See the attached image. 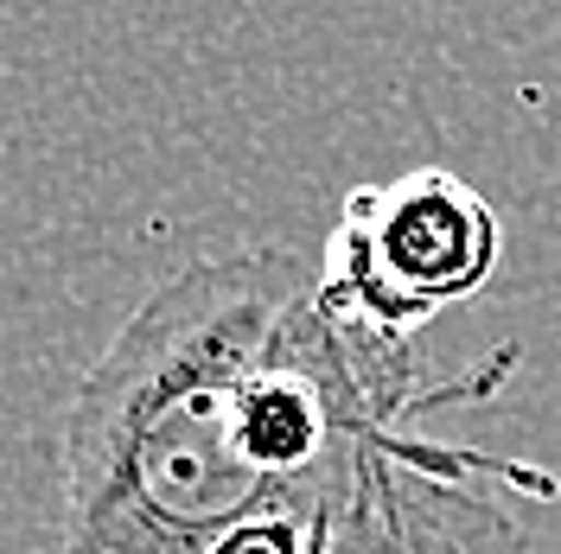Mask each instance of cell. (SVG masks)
I'll list each match as a JSON object with an SVG mask.
<instances>
[{
  "mask_svg": "<svg viewBox=\"0 0 561 554\" xmlns=\"http://www.w3.org/2000/svg\"><path fill=\"white\" fill-rule=\"evenodd\" d=\"M313 268L287 249L167 275L96 357L65 415V549L210 554L280 497L249 452V402Z\"/></svg>",
  "mask_w": 561,
  "mask_h": 554,
  "instance_id": "6da1fadb",
  "label": "cell"
},
{
  "mask_svg": "<svg viewBox=\"0 0 561 554\" xmlns=\"http://www.w3.org/2000/svg\"><path fill=\"white\" fill-rule=\"evenodd\" d=\"M497 243V217L466 178L415 166L345 198L319 262V293L370 332L415 338L427 319L485 287Z\"/></svg>",
  "mask_w": 561,
  "mask_h": 554,
  "instance_id": "7a4b0ae2",
  "label": "cell"
},
{
  "mask_svg": "<svg viewBox=\"0 0 561 554\" xmlns=\"http://www.w3.org/2000/svg\"><path fill=\"white\" fill-rule=\"evenodd\" d=\"M491 478L479 452L389 427L357 459L332 554H529L524 517Z\"/></svg>",
  "mask_w": 561,
  "mask_h": 554,
  "instance_id": "3957f363",
  "label": "cell"
},
{
  "mask_svg": "<svg viewBox=\"0 0 561 554\" xmlns=\"http://www.w3.org/2000/svg\"><path fill=\"white\" fill-rule=\"evenodd\" d=\"M339 510L345 504H275L262 517L237 522L210 554H332Z\"/></svg>",
  "mask_w": 561,
  "mask_h": 554,
  "instance_id": "277c9868",
  "label": "cell"
}]
</instances>
